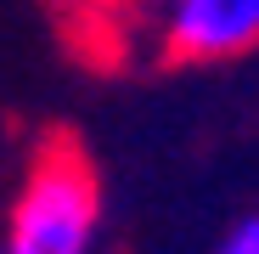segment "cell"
I'll list each match as a JSON object with an SVG mask.
<instances>
[{
    "instance_id": "6da1fadb",
    "label": "cell",
    "mask_w": 259,
    "mask_h": 254,
    "mask_svg": "<svg viewBox=\"0 0 259 254\" xmlns=\"http://www.w3.org/2000/svg\"><path fill=\"white\" fill-rule=\"evenodd\" d=\"M102 181L73 136L39 141L6 215V254H96Z\"/></svg>"
},
{
    "instance_id": "7a4b0ae2",
    "label": "cell",
    "mask_w": 259,
    "mask_h": 254,
    "mask_svg": "<svg viewBox=\"0 0 259 254\" xmlns=\"http://www.w3.org/2000/svg\"><path fill=\"white\" fill-rule=\"evenodd\" d=\"M158 51L163 62H231L259 51V0H169Z\"/></svg>"
},
{
    "instance_id": "277c9868",
    "label": "cell",
    "mask_w": 259,
    "mask_h": 254,
    "mask_svg": "<svg viewBox=\"0 0 259 254\" xmlns=\"http://www.w3.org/2000/svg\"><path fill=\"white\" fill-rule=\"evenodd\" d=\"M214 254H259V215H242V221L220 237Z\"/></svg>"
},
{
    "instance_id": "3957f363",
    "label": "cell",
    "mask_w": 259,
    "mask_h": 254,
    "mask_svg": "<svg viewBox=\"0 0 259 254\" xmlns=\"http://www.w3.org/2000/svg\"><path fill=\"white\" fill-rule=\"evenodd\" d=\"M163 12H169V0H91V17L107 28L113 51H130V46H152L158 51Z\"/></svg>"
}]
</instances>
